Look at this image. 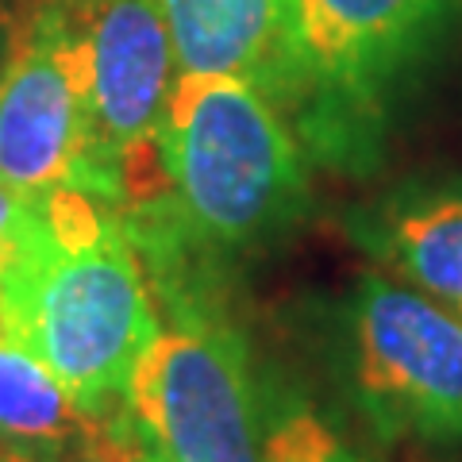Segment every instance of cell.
Returning a JSON list of instances; mask_svg holds the SVG:
<instances>
[{
	"label": "cell",
	"mask_w": 462,
	"mask_h": 462,
	"mask_svg": "<svg viewBox=\"0 0 462 462\" xmlns=\"http://www.w3.org/2000/svg\"><path fill=\"white\" fill-rule=\"evenodd\" d=\"M166 197L120 212L170 312L220 309L216 270L305 212V151L282 108L224 74H178L158 127Z\"/></svg>",
	"instance_id": "1"
},
{
	"label": "cell",
	"mask_w": 462,
	"mask_h": 462,
	"mask_svg": "<svg viewBox=\"0 0 462 462\" xmlns=\"http://www.w3.org/2000/svg\"><path fill=\"white\" fill-rule=\"evenodd\" d=\"M8 336L47 366L81 412L112 420L162 316L120 212L81 189L35 200V224L0 273Z\"/></svg>",
	"instance_id": "2"
},
{
	"label": "cell",
	"mask_w": 462,
	"mask_h": 462,
	"mask_svg": "<svg viewBox=\"0 0 462 462\" xmlns=\"http://www.w3.org/2000/svg\"><path fill=\"white\" fill-rule=\"evenodd\" d=\"M462 0H289L297 93L285 120L316 162L378 166L397 93L455 32Z\"/></svg>",
	"instance_id": "3"
},
{
	"label": "cell",
	"mask_w": 462,
	"mask_h": 462,
	"mask_svg": "<svg viewBox=\"0 0 462 462\" xmlns=\"http://www.w3.org/2000/svg\"><path fill=\"white\" fill-rule=\"evenodd\" d=\"M85 47V147L74 189L116 212L166 197L158 127L178 81L158 0H62Z\"/></svg>",
	"instance_id": "4"
},
{
	"label": "cell",
	"mask_w": 462,
	"mask_h": 462,
	"mask_svg": "<svg viewBox=\"0 0 462 462\" xmlns=\"http://www.w3.org/2000/svg\"><path fill=\"white\" fill-rule=\"evenodd\" d=\"M112 420L147 462H258V397L236 324L220 309L170 312Z\"/></svg>",
	"instance_id": "5"
},
{
	"label": "cell",
	"mask_w": 462,
	"mask_h": 462,
	"mask_svg": "<svg viewBox=\"0 0 462 462\" xmlns=\"http://www.w3.org/2000/svg\"><path fill=\"white\" fill-rule=\"evenodd\" d=\"M346 382L378 439L462 443V320L370 273L346 305Z\"/></svg>",
	"instance_id": "6"
},
{
	"label": "cell",
	"mask_w": 462,
	"mask_h": 462,
	"mask_svg": "<svg viewBox=\"0 0 462 462\" xmlns=\"http://www.w3.org/2000/svg\"><path fill=\"white\" fill-rule=\"evenodd\" d=\"M85 47L62 0L32 12L0 69V185L20 197L74 189L85 147Z\"/></svg>",
	"instance_id": "7"
},
{
	"label": "cell",
	"mask_w": 462,
	"mask_h": 462,
	"mask_svg": "<svg viewBox=\"0 0 462 462\" xmlns=\"http://www.w3.org/2000/svg\"><path fill=\"white\" fill-rule=\"evenodd\" d=\"M158 8L178 74L239 78L289 112L297 93L289 0H158Z\"/></svg>",
	"instance_id": "8"
},
{
	"label": "cell",
	"mask_w": 462,
	"mask_h": 462,
	"mask_svg": "<svg viewBox=\"0 0 462 462\" xmlns=\"http://www.w3.org/2000/svg\"><path fill=\"white\" fill-rule=\"evenodd\" d=\"M351 236L382 266L401 273L416 293L431 297L462 320V189H412L389 193L378 205L355 212Z\"/></svg>",
	"instance_id": "9"
},
{
	"label": "cell",
	"mask_w": 462,
	"mask_h": 462,
	"mask_svg": "<svg viewBox=\"0 0 462 462\" xmlns=\"http://www.w3.org/2000/svg\"><path fill=\"white\" fill-rule=\"evenodd\" d=\"M97 416L12 336H0V462H58Z\"/></svg>",
	"instance_id": "10"
},
{
	"label": "cell",
	"mask_w": 462,
	"mask_h": 462,
	"mask_svg": "<svg viewBox=\"0 0 462 462\" xmlns=\"http://www.w3.org/2000/svg\"><path fill=\"white\" fill-rule=\"evenodd\" d=\"M258 462H363V458L346 451L328 431V424H320L312 412L297 409V412H285L263 436Z\"/></svg>",
	"instance_id": "11"
},
{
	"label": "cell",
	"mask_w": 462,
	"mask_h": 462,
	"mask_svg": "<svg viewBox=\"0 0 462 462\" xmlns=\"http://www.w3.org/2000/svg\"><path fill=\"white\" fill-rule=\"evenodd\" d=\"M58 462H147V458L139 455V447L127 439V431L116 420H93L89 431Z\"/></svg>",
	"instance_id": "12"
},
{
	"label": "cell",
	"mask_w": 462,
	"mask_h": 462,
	"mask_svg": "<svg viewBox=\"0 0 462 462\" xmlns=\"http://www.w3.org/2000/svg\"><path fill=\"white\" fill-rule=\"evenodd\" d=\"M32 224H35V200L20 197L16 189H8V185H0V273H5V266L23 247Z\"/></svg>",
	"instance_id": "13"
},
{
	"label": "cell",
	"mask_w": 462,
	"mask_h": 462,
	"mask_svg": "<svg viewBox=\"0 0 462 462\" xmlns=\"http://www.w3.org/2000/svg\"><path fill=\"white\" fill-rule=\"evenodd\" d=\"M16 20L8 16V8L0 5V69H5V62H8V51H12V42H16Z\"/></svg>",
	"instance_id": "14"
},
{
	"label": "cell",
	"mask_w": 462,
	"mask_h": 462,
	"mask_svg": "<svg viewBox=\"0 0 462 462\" xmlns=\"http://www.w3.org/2000/svg\"><path fill=\"white\" fill-rule=\"evenodd\" d=\"M0 336H8V309H5V285H0Z\"/></svg>",
	"instance_id": "15"
}]
</instances>
